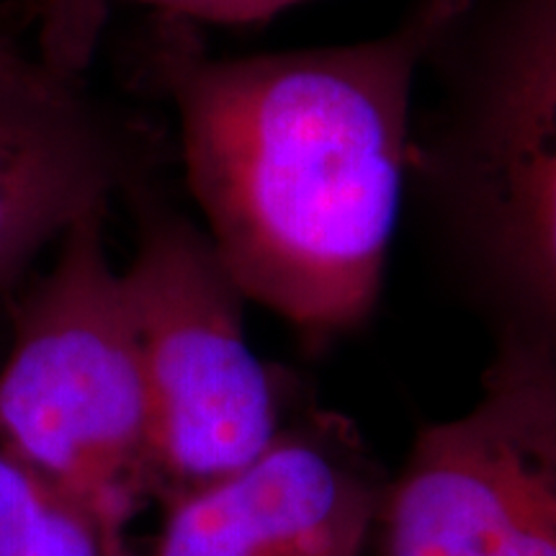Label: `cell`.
I'll return each mask as SVG.
<instances>
[{"instance_id": "6da1fadb", "label": "cell", "mask_w": 556, "mask_h": 556, "mask_svg": "<svg viewBox=\"0 0 556 556\" xmlns=\"http://www.w3.org/2000/svg\"><path fill=\"white\" fill-rule=\"evenodd\" d=\"M467 5L415 0L381 37L245 58H212L165 18L150 75L176 111L208 240L245 299L307 345L377 307L422 67Z\"/></svg>"}, {"instance_id": "7a4b0ae2", "label": "cell", "mask_w": 556, "mask_h": 556, "mask_svg": "<svg viewBox=\"0 0 556 556\" xmlns=\"http://www.w3.org/2000/svg\"><path fill=\"white\" fill-rule=\"evenodd\" d=\"M407 197L497 343L556 358V0H469L422 67Z\"/></svg>"}, {"instance_id": "3957f363", "label": "cell", "mask_w": 556, "mask_h": 556, "mask_svg": "<svg viewBox=\"0 0 556 556\" xmlns=\"http://www.w3.org/2000/svg\"><path fill=\"white\" fill-rule=\"evenodd\" d=\"M103 222L106 206L75 219L21 299L0 371V438L39 475L129 523L160 482L137 325Z\"/></svg>"}, {"instance_id": "277c9868", "label": "cell", "mask_w": 556, "mask_h": 556, "mask_svg": "<svg viewBox=\"0 0 556 556\" xmlns=\"http://www.w3.org/2000/svg\"><path fill=\"white\" fill-rule=\"evenodd\" d=\"M122 276L148 381L160 497L245 469L287 426L283 392L248 343L245 294L206 229L144 208Z\"/></svg>"}, {"instance_id": "5b68a950", "label": "cell", "mask_w": 556, "mask_h": 556, "mask_svg": "<svg viewBox=\"0 0 556 556\" xmlns=\"http://www.w3.org/2000/svg\"><path fill=\"white\" fill-rule=\"evenodd\" d=\"M377 556H556V358L497 343L475 405L417 430Z\"/></svg>"}, {"instance_id": "8992f818", "label": "cell", "mask_w": 556, "mask_h": 556, "mask_svg": "<svg viewBox=\"0 0 556 556\" xmlns=\"http://www.w3.org/2000/svg\"><path fill=\"white\" fill-rule=\"evenodd\" d=\"M384 490L356 428L309 413L245 469L165 500L152 556H366Z\"/></svg>"}, {"instance_id": "52a82bcc", "label": "cell", "mask_w": 556, "mask_h": 556, "mask_svg": "<svg viewBox=\"0 0 556 556\" xmlns=\"http://www.w3.org/2000/svg\"><path fill=\"white\" fill-rule=\"evenodd\" d=\"M144 152L88 99L0 96V294L90 208L142 180Z\"/></svg>"}, {"instance_id": "ba28073f", "label": "cell", "mask_w": 556, "mask_h": 556, "mask_svg": "<svg viewBox=\"0 0 556 556\" xmlns=\"http://www.w3.org/2000/svg\"><path fill=\"white\" fill-rule=\"evenodd\" d=\"M127 526L39 475L0 438V556H135Z\"/></svg>"}, {"instance_id": "9c48e42d", "label": "cell", "mask_w": 556, "mask_h": 556, "mask_svg": "<svg viewBox=\"0 0 556 556\" xmlns=\"http://www.w3.org/2000/svg\"><path fill=\"white\" fill-rule=\"evenodd\" d=\"M0 96L45 103H80L88 99L65 70L34 62L3 39H0Z\"/></svg>"}, {"instance_id": "30bf717a", "label": "cell", "mask_w": 556, "mask_h": 556, "mask_svg": "<svg viewBox=\"0 0 556 556\" xmlns=\"http://www.w3.org/2000/svg\"><path fill=\"white\" fill-rule=\"evenodd\" d=\"M80 3V0H75ZM163 13L165 18L178 21H204V24H258L278 16L291 5L304 0H135Z\"/></svg>"}]
</instances>
